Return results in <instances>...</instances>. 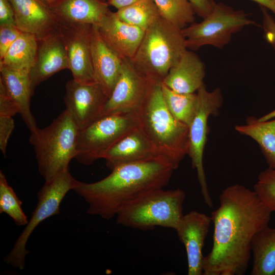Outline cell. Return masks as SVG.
<instances>
[{
  "label": "cell",
  "instance_id": "obj_30",
  "mask_svg": "<svg viewBox=\"0 0 275 275\" xmlns=\"http://www.w3.org/2000/svg\"><path fill=\"white\" fill-rule=\"evenodd\" d=\"M254 190L266 207L275 212V169L268 167L259 174Z\"/></svg>",
  "mask_w": 275,
  "mask_h": 275
},
{
  "label": "cell",
  "instance_id": "obj_14",
  "mask_svg": "<svg viewBox=\"0 0 275 275\" xmlns=\"http://www.w3.org/2000/svg\"><path fill=\"white\" fill-rule=\"evenodd\" d=\"M210 216L193 210L183 215L176 230L185 248L187 260V274H203V248L208 233Z\"/></svg>",
  "mask_w": 275,
  "mask_h": 275
},
{
  "label": "cell",
  "instance_id": "obj_15",
  "mask_svg": "<svg viewBox=\"0 0 275 275\" xmlns=\"http://www.w3.org/2000/svg\"><path fill=\"white\" fill-rule=\"evenodd\" d=\"M96 26L103 40L122 59L133 58L145 32L122 21L116 12L111 11Z\"/></svg>",
  "mask_w": 275,
  "mask_h": 275
},
{
  "label": "cell",
  "instance_id": "obj_33",
  "mask_svg": "<svg viewBox=\"0 0 275 275\" xmlns=\"http://www.w3.org/2000/svg\"><path fill=\"white\" fill-rule=\"evenodd\" d=\"M14 127L13 117L0 116V149L4 156H6L8 142Z\"/></svg>",
  "mask_w": 275,
  "mask_h": 275
},
{
  "label": "cell",
  "instance_id": "obj_4",
  "mask_svg": "<svg viewBox=\"0 0 275 275\" xmlns=\"http://www.w3.org/2000/svg\"><path fill=\"white\" fill-rule=\"evenodd\" d=\"M187 49L182 29L162 16L145 31L131 62L149 80L161 82Z\"/></svg>",
  "mask_w": 275,
  "mask_h": 275
},
{
  "label": "cell",
  "instance_id": "obj_25",
  "mask_svg": "<svg viewBox=\"0 0 275 275\" xmlns=\"http://www.w3.org/2000/svg\"><path fill=\"white\" fill-rule=\"evenodd\" d=\"M38 47V40L35 35L21 32L0 60V66L30 72L36 60Z\"/></svg>",
  "mask_w": 275,
  "mask_h": 275
},
{
  "label": "cell",
  "instance_id": "obj_40",
  "mask_svg": "<svg viewBox=\"0 0 275 275\" xmlns=\"http://www.w3.org/2000/svg\"><path fill=\"white\" fill-rule=\"evenodd\" d=\"M49 7L53 6L59 0H39Z\"/></svg>",
  "mask_w": 275,
  "mask_h": 275
},
{
  "label": "cell",
  "instance_id": "obj_17",
  "mask_svg": "<svg viewBox=\"0 0 275 275\" xmlns=\"http://www.w3.org/2000/svg\"><path fill=\"white\" fill-rule=\"evenodd\" d=\"M68 68L66 51L59 31L38 40L36 60L30 72L33 90L54 74Z\"/></svg>",
  "mask_w": 275,
  "mask_h": 275
},
{
  "label": "cell",
  "instance_id": "obj_22",
  "mask_svg": "<svg viewBox=\"0 0 275 275\" xmlns=\"http://www.w3.org/2000/svg\"><path fill=\"white\" fill-rule=\"evenodd\" d=\"M58 20L97 25L110 11L101 0H59L50 7Z\"/></svg>",
  "mask_w": 275,
  "mask_h": 275
},
{
  "label": "cell",
  "instance_id": "obj_13",
  "mask_svg": "<svg viewBox=\"0 0 275 275\" xmlns=\"http://www.w3.org/2000/svg\"><path fill=\"white\" fill-rule=\"evenodd\" d=\"M150 83L130 60L123 59L120 76L105 103L103 116L134 112L146 96Z\"/></svg>",
  "mask_w": 275,
  "mask_h": 275
},
{
  "label": "cell",
  "instance_id": "obj_32",
  "mask_svg": "<svg viewBox=\"0 0 275 275\" xmlns=\"http://www.w3.org/2000/svg\"><path fill=\"white\" fill-rule=\"evenodd\" d=\"M19 114L17 105L0 81V116L13 117Z\"/></svg>",
  "mask_w": 275,
  "mask_h": 275
},
{
  "label": "cell",
  "instance_id": "obj_3",
  "mask_svg": "<svg viewBox=\"0 0 275 275\" xmlns=\"http://www.w3.org/2000/svg\"><path fill=\"white\" fill-rule=\"evenodd\" d=\"M134 114L136 126L150 141L158 154L177 169L188 154V126L177 120L168 109L161 82L151 81L146 96Z\"/></svg>",
  "mask_w": 275,
  "mask_h": 275
},
{
  "label": "cell",
  "instance_id": "obj_12",
  "mask_svg": "<svg viewBox=\"0 0 275 275\" xmlns=\"http://www.w3.org/2000/svg\"><path fill=\"white\" fill-rule=\"evenodd\" d=\"M108 98L97 83L85 84L73 79L66 84L65 109L80 130L103 116Z\"/></svg>",
  "mask_w": 275,
  "mask_h": 275
},
{
  "label": "cell",
  "instance_id": "obj_19",
  "mask_svg": "<svg viewBox=\"0 0 275 275\" xmlns=\"http://www.w3.org/2000/svg\"><path fill=\"white\" fill-rule=\"evenodd\" d=\"M159 156L150 141L136 126L119 139L104 154L103 159L112 169L118 165Z\"/></svg>",
  "mask_w": 275,
  "mask_h": 275
},
{
  "label": "cell",
  "instance_id": "obj_24",
  "mask_svg": "<svg viewBox=\"0 0 275 275\" xmlns=\"http://www.w3.org/2000/svg\"><path fill=\"white\" fill-rule=\"evenodd\" d=\"M252 275H275V227L264 228L253 238Z\"/></svg>",
  "mask_w": 275,
  "mask_h": 275
},
{
  "label": "cell",
  "instance_id": "obj_34",
  "mask_svg": "<svg viewBox=\"0 0 275 275\" xmlns=\"http://www.w3.org/2000/svg\"><path fill=\"white\" fill-rule=\"evenodd\" d=\"M262 13V29L264 38L275 50V20L268 12V10L260 6Z\"/></svg>",
  "mask_w": 275,
  "mask_h": 275
},
{
  "label": "cell",
  "instance_id": "obj_38",
  "mask_svg": "<svg viewBox=\"0 0 275 275\" xmlns=\"http://www.w3.org/2000/svg\"><path fill=\"white\" fill-rule=\"evenodd\" d=\"M271 11L275 15V0H251Z\"/></svg>",
  "mask_w": 275,
  "mask_h": 275
},
{
  "label": "cell",
  "instance_id": "obj_11",
  "mask_svg": "<svg viewBox=\"0 0 275 275\" xmlns=\"http://www.w3.org/2000/svg\"><path fill=\"white\" fill-rule=\"evenodd\" d=\"M62 37L73 79L85 84L97 83L94 73L91 38L92 25L58 20Z\"/></svg>",
  "mask_w": 275,
  "mask_h": 275
},
{
  "label": "cell",
  "instance_id": "obj_2",
  "mask_svg": "<svg viewBox=\"0 0 275 275\" xmlns=\"http://www.w3.org/2000/svg\"><path fill=\"white\" fill-rule=\"evenodd\" d=\"M175 170L159 155L116 166L103 179L92 183L79 181L73 190L88 204V214L109 220L144 193L167 185Z\"/></svg>",
  "mask_w": 275,
  "mask_h": 275
},
{
  "label": "cell",
  "instance_id": "obj_26",
  "mask_svg": "<svg viewBox=\"0 0 275 275\" xmlns=\"http://www.w3.org/2000/svg\"><path fill=\"white\" fill-rule=\"evenodd\" d=\"M161 87L163 99L170 112L177 120L189 126L197 109V93H177L162 83Z\"/></svg>",
  "mask_w": 275,
  "mask_h": 275
},
{
  "label": "cell",
  "instance_id": "obj_37",
  "mask_svg": "<svg viewBox=\"0 0 275 275\" xmlns=\"http://www.w3.org/2000/svg\"><path fill=\"white\" fill-rule=\"evenodd\" d=\"M138 0H108V4L117 10L129 6Z\"/></svg>",
  "mask_w": 275,
  "mask_h": 275
},
{
  "label": "cell",
  "instance_id": "obj_36",
  "mask_svg": "<svg viewBox=\"0 0 275 275\" xmlns=\"http://www.w3.org/2000/svg\"><path fill=\"white\" fill-rule=\"evenodd\" d=\"M191 3L195 13L199 16L204 18L208 16L212 11L213 0H189Z\"/></svg>",
  "mask_w": 275,
  "mask_h": 275
},
{
  "label": "cell",
  "instance_id": "obj_7",
  "mask_svg": "<svg viewBox=\"0 0 275 275\" xmlns=\"http://www.w3.org/2000/svg\"><path fill=\"white\" fill-rule=\"evenodd\" d=\"M248 16L243 10L214 2L212 11L202 21L194 22L182 29L187 49L195 51L205 45L223 48L233 34L246 26L257 24Z\"/></svg>",
  "mask_w": 275,
  "mask_h": 275
},
{
  "label": "cell",
  "instance_id": "obj_1",
  "mask_svg": "<svg viewBox=\"0 0 275 275\" xmlns=\"http://www.w3.org/2000/svg\"><path fill=\"white\" fill-rule=\"evenodd\" d=\"M211 214L213 245L204 256L203 275H243L251 257L253 238L268 226L271 211L253 190L239 184L226 187Z\"/></svg>",
  "mask_w": 275,
  "mask_h": 275
},
{
  "label": "cell",
  "instance_id": "obj_10",
  "mask_svg": "<svg viewBox=\"0 0 275 275\" xmlns=\"http://www.w3.org/2000/svg\"><path fill=\"white\" fill-rule=\"evenodd\" d=\"M198 104L196 115L188 126L189 148L188 155L191 166L196 169L201 192L206 204L213 207L209 192L203 165V155L208 131V121L210 116L218 113L223 104L219 88L208 91L203 84L197 91Z\"/></svg>",
  "mask_w": 275,
  "mask_h": 275
},
{
  "label": "cell",
  "instance_id": "obj_16",
  "mask_svg": "<svg viewBox=\"0 0 275 275\" xmlns=\"http://www.w3.org/2000/svg\"><path fill=\"white\" fill-rule=\"evenodd\" d=\"M15 24L40 40L58 31V19L49 7L39 0H9Z\"/></svg>",
  "mask_w": 275,
  "mask_h": 275
},
{
  "label": "cell",
  "instance_id": "obj_21",
  "mask_svg": "<svg viewBox=\"0 0 275 275\" xmlns=\"http://www.w3.org/2000/svg\"><path fill=\"white\" fill-rule=\"evenodd\" d=\"M0 81L18 106L19 114L30 131L36 129V121L31 111L33 90L30 72L0 66Z\"/></svg>",
  "mask_w": 275,
  "mask_h": 275
},
{
  "label": "cell",
  "instance_id": "obj_29",
  "mask_svg": "<svg viewBox=\"0 0 275 275\" xmlns=\"http://www.w3.org/2000/svg\"><path fill=\"white\" fill-rule=\"evenodd\" d=\"M22 202L10 186L6 176L0 171V213L8 215L18 226H26L28 223L27 216L22 207Z\"/></svg>",
  "mask_w": 275,
  "mask_h": 275
},
{
  "label": "cell",
  "instance_id": "obj_31",
  "mask_svg": "<svg viewBox=\"0 0 275 275\" xmlns=\"http://www.w3.org/2000/svg\"><path fill=\"white\" fill-rule=\"evenodd\" d=\"M21 31L15 24L0 25V60L17 40Z\"/></svg>",
  "mask_w": 275,
  "mask_h": 275
},
{
  "label": "cell",
  "instance_id": "obj_5",
  "mask_svg": "<svg viewBox=\"0 0 275 275\" xmlns=\"http://www.w3.org/2000/svg\"><path fill=\"white\" fill-rule=\"evenodd\" d=\"M79 131L66 109L48 126L30 131L29 142L35 151L38 171L45 181L69 169L77 154Z\"/></svg>",
  "mask_w": 275,
  "mask_h": 275
},
{
  "label": "cell",
  "instance_id": "obj_27",
  "mask_svg": "<svg viewBox=\"0 0 275 275\" xmlns=\"http://www.w3.org/2000/svg\"><path fill=\"white\" fill-rule=\"evenodd\" d=\"M116 14L122 21L145 31L161 17L154 0H138Z\"/></svg>",
  "mask_w": 275,
  "mask_h": 275
},
{
  "label": "cell",
  "instance_id": "obj_35",
  "mask_svg": "<svg viewBox=\"0 0 275 275\" xmlns=\"http://www.w3.org/2000/svg\"><path fill=\"white\" fill-rule=\"evenodd\" d=\"M15 24L14 12L9 0H0V25Z\"/></svg>",
  "mask_w": 275,
  "mask_h": 275
},
{
  "label": "cell",
  "instance_id": "obj_39",
  "mask_svg": "<svg viewBox=\"0 0 275 275\" xmlns=\"http://www.w3.org/2000/svg\"><path fill=\"white\" fill-rule=\"evenodd\" d=\"M272 118H275V110L266 116L260 118V119L263 121H266L271 120Z\"/></svg>",
  "mask_w": 275,
  "mask_h": 275
},
{
  "label": "cell",
  "instance_id": "obj_28",
  "mask_svg": "<svg viewBox=\"0 0 275 275\" xmlns=\"http://www.w3.org/2000/svg\"><path fill=\"white\" fill-rule=\"evenodd\" d=\"M161 16L183 29L195 22L196 14L189 0H154Z\"/></svg>",
  "mask_w": 275,
  "mask_h": 275
},
{
  "label": "cell",
  "instance_id": "obj_18",
  "mask_svg": "<svg viewBox=\"0 0 275 275\" xmlns=\"http://www.w3.org/2000/svg\"><path fill=\"white\" fill-rule=\"evenodd\" d=\"M91 52L96 81L109 98L120 76L123 59L105 42L96 25H92Z\"/></svg>",
  "mask_w": 275,
  "mask_h": 275
},
{
  "label": "cell",
  "instance_id": "obj_20",
  "mask_svg": "<svg viewBox=\"0 0 275 275\" xmlns=\"http://www.w3.org/2000/svg\"><path fill=\"white\" fill-rule=\"evenodd\" d=\"M205 76L204 63L194 51L187 49L162 84L177 93H193L204 84Z\"/></svg>",
  "mask_w": 275,
  "mask_h": 275
},
{
  "label": "cell",
  "instance_id": "obj_8",
  "mask_svg": "<svg viewBox=\"0 0 275 275\" xmlns=\"http://www.w3.org/2000/svg\"><path fill=\"white\" fill-rule=\"evenodd\" d=\"M79 181L70 174L69 169L62 172L49 181H45L37 193V204L25 227L15 241L4 261L20 270L24 268L25 259L29 252L26 245L36 228L43 221L60 213L61 203L69 191Z\"/></svg>",
  "mask_w": 275,
  "mask_h": 275
},
{
  "label": "cell",
  "instance_id": "obj_9",
  "mask_svg": "<svg viewBox=\"0 0 275 275\" xmlns=\"http://www.w3.org/2000/svg\"><path fill=\"white\" fill-rule=\"evenodd\" d=\"M136 126L134 112L103 115L80 130L75 159L85 165L103 158L119 139Z\"/></svg>",
  "mask_w": 275,
  "mask_h": 275
},
{
  "label": "cell",
  "instance_id": "obj_6",
  "mask_svg": "<svg viewBox=\"0 0 275 275\" xmlns=\"http://www.w3.org/2000/svg\"><path fill=\"white\" fill-rule=\"evenodd\" d=\"M185 198L180 188L148 190L126 204L117 214V224L141 230L156 227L175 230L183 216Z\"/></svg>",
  "mask_w": 275,
  "mask_h": 275
},
{
  "label": "cell",
  "instance_id": "obj_23",
  "mask_svg": "<svg viewBox=\"0 0 275 275\" xmlns=\"http://www.w3.org/2000/svg\"><path fill=\"white\" fill-rule=\"evenodd\" d=\"M236 131L254 140L259 145L269 168L275 169V118L263 121L251 116L244 125H236Z\"/></svg>",
  "mask_w": 275,
  "mask_h": 275
}]
</instances>
